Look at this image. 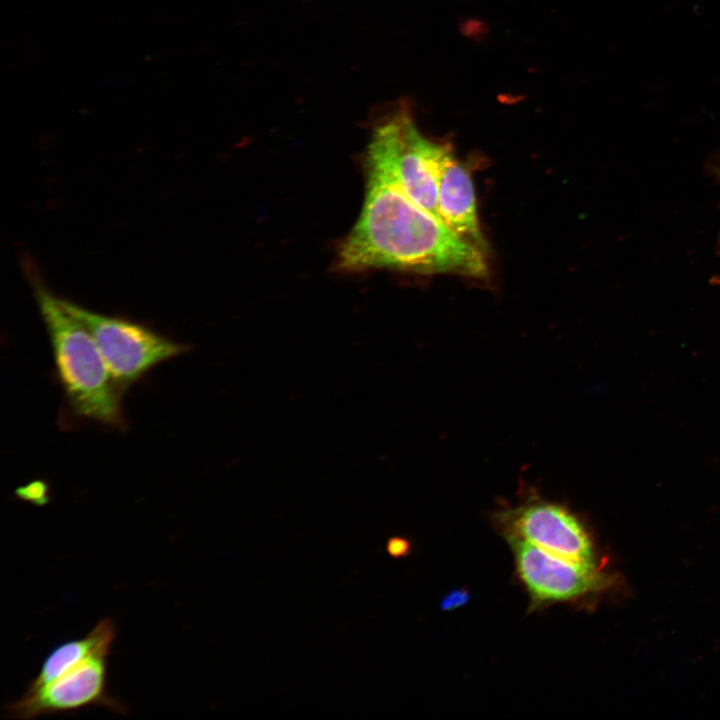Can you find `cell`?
<instances>
[{"instance_id": "cell-10", "label": "cell", "mask_w": 720, "mask_h": 720, "mask_svg": "<svg viewBox=\"0 0 720 720\" xmlns=\"http://www.w3.org/2000/svg\"><path fill=\"white\" fill-rule=\"evenodd\" d=\"M16 495L20 499L36 505H44L49 500L47 486L42 482H33L27 486L18 488Z\"/></svg>"}, {"instance_id": "cell-9", "label": "cell", "mask_w": 720, "mask_h": 720, "mask_svg": "<svg viewBox=\"0 0 720 720\" xmlns=\"http://www.w3.org/2000/svg\"><path fill=\"white\" fill-rule=\"evenodd\" d=\"M116 632L115 622L112 618L106 617L101 619L86 636L56 646L46 656L38 674L26 691H33L51 683L99 650L111 649Z\"/></svg>"}, {"instance_id": "cell-3", "label": "cell", "mask_w": 720, "mask_h": 720, "mask_svg": "<svg viewBox=\"0 0 720 720\" xmlns=\"http://www.w3.org/2000/svg\"><path fill=\"white\" fill-rule=\"evenodd\" d=\"M447 147L425 138L410 114L400 110L375 128L365 162L381 169L413 202L441 220L437 184Z\"/></svg>"}, {"instance_id": "cell-7", "label": "cell", "mask_w": 720, "mask_h": 720, "mask_svg": "<svg viewBox=\"0 0 720 720\" xmlns=\"http://www.w3.org/2000/svg\"><path fill=\"white\" fill-rule=\"evenodd\" d=\"M519 579L535 605L578 600L609 585L597 566L550 554L522 539L507 537Z\"/></svg>"}, {"instance_id": "cell-4", "label": "cell", "mask_w": 720, "mask_h": 720, "mask_svg": "<svg viewBox=\"0 0 720 720\" xmlns=\"http://www.w3.org/2000/svg\"><path fill=\"white\" fill-rule=\"evenodd\" d=\"M65 308L92 334L117 385L123 390L155 365L188 350L148 327L128 319L95 313L62 299Z\"/></svg>"}, {"instance_id": "cell-8", "label": "cell", "mask_w": 720, "mask_h": 720, "mask_svg": "<svg viewBox=\"0 0 720 720\" xmlns=\"http://www.w3.org/2000/svg\"><path fill=\"white\" fill-rule=\"evenodd\" d=\"M437 207L441 220L455 234L486 250L477 210L474 185L468 169L455 156L449 145L441 159Z\"/></svg>"}, {"instance_id": "cell-1", "label": "cell", "mask_w": 720, "mask_h": 720, "mask_svg": "<svg viewBox=\"0 0 720 720\" xmlns=\"http://www.w3.org/2000/svg\"><path fill=\"white\" fill-rule=\"evenodd\" d=\"M360 216L337 253L345 272L389 268L482 278L484 251L413 202L381 169L366 162Z\"/></svg>"}, {"instance_id": "cell-11", "label": "cell", "mask_w": 720, "mask_h": 720, "mask_svg": "<svg viewBox=\"0 0 720 720\" xmlns=\"http://www.w3.org/2000/svg\"><path fill=\"white\" fill-rule=\"evenodd\" d=\"M470 600V593L464 589H456L449 592L440 603V608L443 611H451L457 608L463 607Z\"/></svg>"}, {"instance_id": "cell-5", "label": "cell", "mask_w": 720, "mask_h": 720, "mask_svg": "<svg viewBox=\"0 0 720 720\" xmlns=\"http://www.w3.org/2000/svg\"><path fill=\"white\" fill-rule=\"evenodd\" d=\"M493 521L507 537L522 539L550 554L576 563L596 566L590 535L567 506L527 491L515 505H505Z\"/></svg>"}, {"instance_id": "cell-6", "label": "cell", "mask_w": 720, "mask_h": 720, "mask_svg": "<svg viewBox=\"0 0 720 720\" xmlns=\"http://www.w3.org/2000/svg\"><path fill=\"white\" fill-rule=\"evenodd\" d=\"M110 651L99 650L51 683L33 691H25L20 698L6 705V716L28 720L77 712L90 706H101L120 714L127 712V706L107 691V660Z\"/></svg>"}, {"instance_id": "cell-2", "label": "cell", "mask_w": 720, "mask_h": 720, "mask_svg": "<svg viewBox=\"0 0 720 720\" xmlns=\"http://www.w3.org/2000/svg\"><path fill=\"white\" fill-rule=\"evenodd\" d=\"M35 297L47 329L58 379L75 413L107 424L121 422V392L88 328L42 285Z\"/></svg>"}, {"instance_id": "cell-12", "label": "cell", "mask_w": 720, "mask_h": 720, "mask_svg": "<svg viewBox=\"0 0 720 720\" xmlns=\"http://www.w3.org/2000/svg\"><path fill=\"white\" fill-rule=\"evenodd\" d=\"M388 551L393 556H402L408 551V543L402 538H393L388 543Z\"/></svg>"}]
</instances>
